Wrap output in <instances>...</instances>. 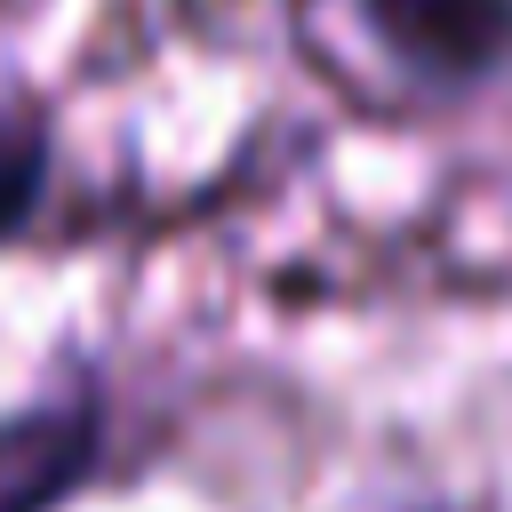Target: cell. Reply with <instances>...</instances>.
Returning a JSON list of instances; mask_svg holds the SVG:
<instances>
[{"label": "cell", "instance_id": "1", "mask_svg": "<svg viewBox=\"0 0 512 512\" xmlns=\"http://www.w3.org/2000/svg\"><path fill=\"white\" fill-rule=\"evenodd\" d=\"M360 16L408 72H448V80L488 72L512 40V0H360Z\"/></svg>", "mask_w": 512, "mask_h": 512}]
</instances>
